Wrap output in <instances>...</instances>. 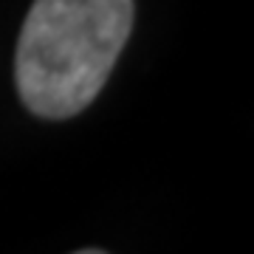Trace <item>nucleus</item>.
<instances>
[{"mask_svg":"<svg viewBox=\"0 0 254 254\" xmlns=\"http://www.w3.org/2000/svg\"><path fill=\"white\" fill-rule=\"evenodd\" d=\"M133 0H34L14 48V85L34 116H79L125 51Z\"/></svg>","mask_w":254,"mask_h":254,"instance_id":"nucleus-1","label":"nucleus"}]
</instances>
